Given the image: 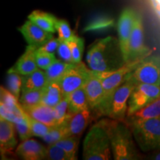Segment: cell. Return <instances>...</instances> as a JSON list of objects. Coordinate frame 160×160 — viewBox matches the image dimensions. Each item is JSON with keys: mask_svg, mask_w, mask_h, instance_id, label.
<instances>
[{"mask_svg": "<svg viewBox=\"0 0 160 160\" xmlns=\"http://www.w3.org/2000/svg\"><path fill=\"white\" fill-rule=\"evenodd\" d=\"M86 59L90 69L99 73L117 71L126 63L119 39L113 37L96 40L88 48Z\"/></svg>", "mask_w": 160, "mask_h": 160, "instance_id": "1", "label": "cell"}, {"mask_svg": "<svg viewBox=\"0 0 160 160\" xmlns=\"http://www.w3.org/2000/svg\"><path fill=\"white\" fill-rule=\"evenodd\" d=\"M99 122L109 136L113 157L115 160H137L140 159L133 139V133L125 121L104 119Z\"/></svg>", "mask_w": 160, "mask_h": 160, "instance_id": "2", "label": "cell"}, {"mask_svg": "<svg viewBox=\"0 0 160 160\" xmlns=\"http://www.w3.org/2000/svg\"><path fill=\"white\" fill-rule=\"evenodd\" d=\"M144 59L128 62L122 67L114 71L102 72V73L97 72L99 77L101 78L105 94H104L101 105L94 113L96 118L102 117V116L105 117L110 102L116 90L128 78L130 74L137 68V66Z\"/></svg>", "mask_w": 160, "mask_h": 160, "instance_id": "3", "label": "cell"}, {"mask_svg": "<svg viewBox=\"0 0 160 160\" xmlns=\"http://www.w3.org/2000/svg\"><path fill=\"white\" fill-rule=\"evenodd\" d=\"M111 147L106 129L99 122L94 124L86 135L83 142L82 158L85 160H108L111 158Z\"/></svg>", "mask_w": 160, "mask_h": 160, "instance_id": "4", "label": "cell"}, {"mask_svg": "<svg viewBox=\"0 0 160 160\" xmlns=\"http://www.w3.org/2000/svg\"><path fill=\"white\" fill-rule=\"evenodd\" d=\"M143 152L160 150V117L142 121L125 122Z\"/></svg>", "mask_w": 160, "mask_h": 160, "instance_id": "5", "label": "cell"}, {"mask_svg": "<svg viewBox=\"0 0 160 160\" xmlns=\"http://www.w3.org/2000/svg\"><path fill=\"white\" fill-rule=\"evenodd\" d=\"M137 85V82L136 80L130 74L128 78L113 93L105 117L112 119L125 122L130 96Z\"/></svg>", "mask_w": 160, "mask_h": 160, "instance_id": "6", "label": "cell"}, {"mask_svg": "<svg viewBox=\"0 0 160 160\" xmlns=\"http://www.w3.org/2000/svg\"><path fill=\"white\" fill-rule=\"evenodd\" d=\"M91 72L92 70L88 68L82 62L72 63L59 81L64 96H68L83 87L91 76Z\"/></svg>", "mask_w": 160, "mask_h": 160, "instance_id": "7", "label": "cell"}, {"mask_svg": "<svg viewBox=\"0 0 160 160\" xmlns=\"http://www.w3.org/2000/svg\"><path fill=\"white\" fill-rule=\"evenodd\" d=\"M160 96V86L137 83L128 100L127 117L143 108ZM126 117V118H127Z\"/></svg>", "mask_w": 160, "mask_h": 160, "instance_id": "8", "label": "cell"}, {"mask_svg": "<svg viewBox=\"0 0 160 160\" xmlns=\"http://www.w3.org/2000/svg\"><path fill=\"white\" fill-rule=\"evenodd\" d=\"M131 76L137 83L160 86L159 56L149 55L145 57L131 73Z\"/></svg>", "mask_w": 160, "mask_h": 160, "instance_id": "9", "label": "cell"}, {"mask_svg": "<svg viewBox=\"0 0 160 160\" xmlns=\"http://www.w3.org/2000/svg\"><path fill=\"white\" fill-rule=\"evenodd\" d=\"M137 13L134 10L127 8L124 9L117 22V31L122 53L125 62L128 61L130 39Z\"/></svg>", "mask_w": 160, "mask_h": 160, "instance_id": "10", "label": "cell"}, {"mask_svg": "<svg viewBox=\"0 0 160 160\" xmlns=\"http://www.w3.org/2000/svg\"><path fill=\"white\" fill-rule=\"evenodd\" d=\"M152 51L145 45L144 39V28L142 17L137 13L132 31L129 44L128 61H136L148 57Z\"/></svg>", "mask_w": 160, "mask_h": 160, "instance_id": "11", "label": "cell"}, {"mask_svg": "<svg viewBox=\"0 0 160 160\" xmlns=\"http://www.w3.org/2000/svg\"><path fill=\"white\" fill-rule=\"evenodd\" d=\"M19 31L25 38L27 43L37 48L45 45L48 41L53 37V33L42 29L29 19L19 28Z\"/></svg>", "mask_w": 160, "mask_h": 160, "instance_id": "12", "label": "cell"}, {"mask_svg": "<svg viewBox=\"0 0 160 160\" xmlns=\"http://www.w3.org/2000/svg\"><path fill=\"white\" fill-rule=\"evenodd\" d=\"M90 108L93 113L99 109L101 105L105 94L101 78L96 71H92L91 74L84 85Z\"/></svg>", "mask_w": 160, "mask_h": 160, "instance_id": "13", "label": "cell"}, {"mask_svg": "<svg viewBox=\"0 0 160 160\" xmlns=\"http://www.w3.org/2000/svg\"><path fill=\"white\" fill-rule=\"evenodd\" d=\"M14 123L9 120L0 119V150L2 157L11 153L17 145Z\"/></svg>", "mask_w": 160, "mask_h": 160, "instance_id": "14", "label": "cell"}, {"mask_svg": "<svg viewBox=\"0 0 160 160\" xmlns=\"http://www.w3.org/2000/svg\"><path fill=\"white\" fill-rule=\"evenodd\" d=\"M15 153L25 160H42L46 159L47 148L36 139L30 138L17 146Z\"/></svg>", "mask_w": 160, "mask_h": 160, "instance_id": "15", "label": "cell"}, {"mask_svg": "<svg viewBox=\"0 0 160 160\" xmlns=\"http://www.w3.org/2000/svg\"><path fill=\"white\" fill-rule=\"evenodd\" d=\"M37 48L31 45L26 47L25 51L11 68L8 71V73H17L22 76H27L33 73L39 68L36 60V51Z\"/></svg>", "mask_w": 160, "mask_h": 160, "instance_id": "16", "label": "cell"}, {"mask_svg": "<svg viewBox=\"0 0 160 160\" xmlns=\"http://www.w3.org/2000/svg\"><path fill=\"white\" fill-rule=\"evenodd\" d=\"M94 117L95 114L91 108L72 115L68 120V137L81 135Z\"/></svg>", "mask_w": 160, "mask_h": 160, "instance_id": "17", "label": "cell"}, {"mask_svg": "<svg viewBox=\"0 0 160 160\" xmlns=\"http://www.w3.org/2000/svg\"><path fill=\"white\" fill-rule=\"evenodd\" d=\"M23 109L30 117L51 127L56 125L54 111L53 107L40 103L33 107Z\"/></svg>", "mask_w": 160, "mask_h": 160, "instance_id": "18", "label": "cell"}, {"mask_svg": "<svg viewBox=\"0 0 160 160\" xmlns=\"http://www.w3.org/2000/svg\"><path fill=\"white\" fill-rule=\"evenodd\" d=\"M28 19L42 29L49 33H54L57 31L56 24L57 22L58 19L51 13L36 10L31 12V14L28 16Z\"/></svg>", "mask_w": 160, "mask_h": 160, "instance_id": "19", "label": "cell"}, {"mask_svg": "<svg viewBox=\"0 0 160 160\" xmlns=\"http://www.w3.org/2000/svg\"><path fill=\"white\" fill-rule=\"evenodd\" d=\"M64 97L65 96L59 81L51 82L43 88L41 103L54 108Z\"/></svg>", "mask_w": 160, "mask_h": 160, "instance_id": "20", "label": "cell"}, {"mask_svg": "<svg viewBox=\"0 0 160 160\" xmlns=\"http://www.w3.org/2000/svg\"><path fill=\"white\" fill-rule=\"evenodd\" d=\"M157 117H160V96L143 108L126 118L125 122L142 121Z\"/></svg>", "mask_w": 160, "mask_h": 160, "instance_id": "21", "label": "cell"}, {"mask_svg": "<svg viewBox=\"0 0 160 160\" xmlns=\"http://www.w3.org/2000/svg\"><path fill=\"white\" fill-rule=\"evenodd\" d=\"M48 83L47 75L44 70L38 68L33 73L27 76H23L22 90H40L43 89Z\"/></svg>", "mask_w": 160, "mask_h": 160, "instance_id": "22", "label": "cell"}, {"mask_svg": "<svg viewBox=\"0 0 160 160\" xmlns=\"http://www.w3.org/2000/svg\"><path fill=\"white\" fill-rule=\"evenodd\" d=\"M68 97L69 100V109L72 114L90 108L84 86L72 92L68 95Z\"/></svg>", "mask_w": 160, "mask_h": 160, "instance_id": "23", "label": "cell"}, {"mask_svg": "<svg viewBox=\"0 0 160 160\" xmlns=\"http://www.w3.org/2000/svg\"><path fill=\"white\" fill-rule=\"evenodd\" d=\"M115 26V21L113 18L106 15H99L90 20L85 27L84 32H99L107 31Z\"/></svg>", "mask_w": 160, "mask_h": 160, "instance_id": "24", "label": "cell"}, {"mask_svg": "<svg viewBox=\"0 0 160 160\" xmlns=\"http://www.w3.org/2000/svg\"><path fill=\"white\" fill-rule=\"evenodd\" d=\"M71 64L65 62L61 59L56 60L45 71L48 82L59 81Z\"/></svg>", "mask_w": 160, "mask_h": 160, "instance_id": "25", "label": "cell"}, {"mask_svg": "<svg viewBox=\"0 0 160 160\" xmlns=\"http://www.w3.org/2000/svg\"><path fill=\"white\" fill-rule=\"evenodd\" d=\"M43 89L22 91L19 102L23 108H31L41 103Z\"/></svg>", "mask_w": 160, "mask_h": 160, "instance_id": "26", "label": "cell"}, {"mask_svg": "<svg viewBox=\"0 0 160 160\" xmlns=\"http://www.w3.org/2000/svg\"><path fill=\"white\" fill-rule=\"evenodd\" d=\"M68 120L65 122L52 126L48 131V133L43 137L42 139L48 145H53L59 141L60 139L68 137V129H67Z\"/></svg>", "mask_w": 160, "mask_h": 160, "instance_id": "27", "label": "cell"}, {"mask_svg": "<svg viewBox=\"0 0 160 160\" xmlns=\"http://www.w3.org/2000/svg\"><path fill=\"white\" fill-rule=\"evenodd\" d=\"M79 143V135H72L60 139L55 144L63 150L72 158V160L77 159V153Z\"/></svg>", "mask_w": 160, "mask_h": 160, "instance_id": "28", "label": "cell"}, {"mask_svg": "<svg viewBox=\"0 0 160 160\" xmlns=\"http://www.w3.org/2000/svg\"><path fill=\"white\" fill-rule=\"evenodd\" d=\"M56 119V125L65 122L72 117V113L69 109V100L68 96L63 97V99L53 108Z\"/></svg>", "mask_w": 160, "mask_h": 160, "instance_id": "29", "label": "cell"}, {"mask_svg": "<svg viewBox=\"0 0 160 160\" xmlns=\"http://www.w3.org/2000/svg\"><path fill=\"white\" fill-rule=\"evenodd\" d=\"M23 76L17 73H8L7 85L8 90L19 99L22 90Z\"/></svg>", "mask_w": 160, "mask_h": 160, "instance_id": "30", "label": "cell"}, {"mask_svg": "<svg viewBox=\"0 0 160 160\" xmlns=\"http://www.w3.org/2000/svg\"><path fill=\"white\" fill-rule=\"evenodd\" d=\"M68 42L71 48L73 63L81 62L84 52V47H85V42H84L83 38L76 35L74 37L68 41Z\"/></svg>", "mask_w": 160, "mask_h": 160, "instance_id": "31", "label": "cell"}, {"mask_svg": "<svg viewBox=\"0 0 160 160\" xmlns=\"http://www.w3.org/2000/svg\"><path fill=\"white\" fill-rule=\"evenodd\" d=\"M36 60L39 68L45 71L49 66H51L57 60L54 53H48V52L37 49L36 51Z\"/></svg>", "mask_w": 160, "mask_h": 160, "instance_id": "32", "label": "cell"}, {"mask_svg": "<svg viewBox=\"0 0 160 160\" xmlns=\"http://www.w3.org/2000/svg\"><path fill=\"white\" fill-rule=\"evenodd\" d=\"M16 131L19 135V139L22 141L30 139L32 135V132L31 129V126H30V122L28 119V116L26 113L25 117L22 119L19 120L14 123Z\"/></svg>", "mask_w": 160, "mask_h": 160, "instance_id": "33", "label": "cell"}, {"mask_svg": "<svg viewBox=\"0 0 160 160\" xmlns=\"http://www.w3.org/2000/svg\"><path fill=\"white\" fill-rule=\"evenodd\" d=\"M56 30L58 33V38L62 41H69L74 37L76 34L72 31L70 25L65 19H58L56 24Z\"/></svg>", "mask_w": 160, "mask_h": 160, "instance_id": "34", "label": "cell"}, {"mask_svg": "<svg viewBox=\"0 0 160 160\" xmlns=\"http://www.w3.org/2000/svg\"><path fill=\"white\" fill-rule=\"evenodd\" d=\"M46 159L49 160H72V158L59 146L53 144L47 147Z\"/></svg>", "mask_w": 160, "mask_h": 160, "instance_id": "35", "label": "cell"}, {"mask_svg": "<svg viewBox=\"0 0 160 160\" xmlns=\"http://www.w3.org/2000/svg\"><path fill=\"white\" fill-rule=\"evenodd\" d=\"M28 119L30 122V126H31L32 135H33V137L42 138L48 133V131L51 128V126L45 125V124L41 122H39L37 121V120L33 119V118L30 117L29 116Z\"/></svg>", "mask_w": 160, "mask_h": 160, "instance_id": "36", "label": "cell"}, {"mask_svg": "<svg viewBox=\"0 0 160 160\" xmlns=\"http://www.w3.org/2000/svg\"><path fill=\"white\" fill-rule=\"evenodd\" d=\"M57 54L60 58V59L65 62L73 63L71 50L68 41L60 40L59 47H58L57 49Z\"/></svg>", "mask_w": 160, "mask_h": 160, "instance_id": "37", "label": "cell"}, {"mask_svg": "<svg viewBox=\"0 0 160 160\" xmlns=\"http://www.w3.org/2000/svg\"><path fill=\"white\" fill-rule=\"evenodd\" d=\"M59 38L52 37L49 41H48L45 45L39 48L38 49L41 50V51L48 52V53H55L56 51H57L58 47L59 45Z\"/></svg>", "mask_w": 160, "mask_h": 160, "instance_id": "38", "label": "cell"}, {"mask_svg": "<svg viewBox=\"0 0 160 160\" xmlns=\"http://www.w3.org/2000/svg\"><path fill=\"white\" fill-rule=\"evenodd\" d=\"M150 159H154V160H160V150L158 151H154L153 153L149 157Z\"/></svg>", "mask_w": 160, "mask_h": 160, "instance_id": "39", "label": "cell"}, {"mask_svg": "<svg viewBox=\"0 0 160 160\" xmlns=\"http://www.w3.org/2000/svg\"><path fill=\"white\" fill-rule=\"evenodd\" d=\"M154 1H155L157 3L159 4V6H160V0H154Z\"/></svg>", "mask_w": 160, "mask_h": 160, "instance_id": "40", "label": "cell"}]
</instances>
